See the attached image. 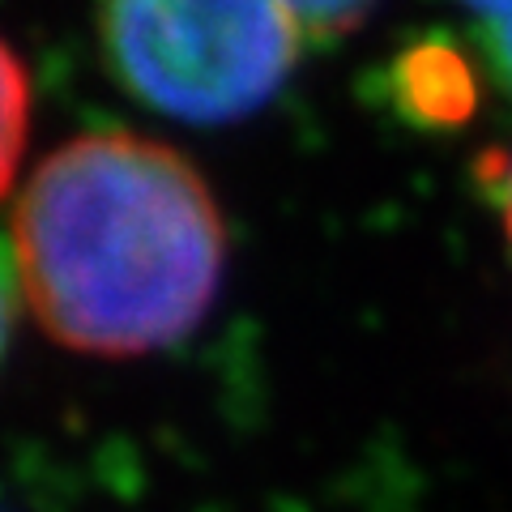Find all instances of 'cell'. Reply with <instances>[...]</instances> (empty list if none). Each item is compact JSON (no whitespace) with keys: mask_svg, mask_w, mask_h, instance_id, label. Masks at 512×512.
<instances>
[{"mask_svg":"<svg viewBox=\"0 0 512 512\" xmlns=\"http://www.w3.org/2000/svg\"><path fill=\"white\" fill-rule=\"evenodd\" d=\"M9 333H13V278H9L5 252H0V359L9 350Z\"/></svg>","mask_w":512,"mask_h":512,"instance_id":"obj_8","label":"cell"},{"mask_svg":"<svg viewBox=\"0 0 512 512\" xmlns=\"http://www.w3.org/2000/svg\"><path fill=\"white\" fill-rule=\"evenodd\" d=\"M389 94L406 120L423 128H453L474 116L478 77H474V64L453 43L423 39L393 60Z\"/></svg>","mask_w":512,"mask_h":512,"instance_id":"obj_3","label":"cell"},{"mask_svg":"<svg viewBox=\"0 0 512 512\" xmlns=\"http://www.w3.org/2000/svg\"><path fill=\"white\" fill-rule=\"evenodd\" d=\"M99 35L120 86L188 124L274 99L303 39L278 0H99Z\"/></svg>","mask_w":512,"mask_h":512,"instance_id":"obj_2","label":"cell"},{"mask_svg":"<svg viewBox=\"0 0 512 512\" xmlns=\"http://www.w3.org/2000/svg\"><path fill=\"white\" fill-rule=\"evenodd\" d=\"M483 184L491 188L495 205H500L504 231H508V239H512V150L487 158V163H483Z\"/></svg>","mask_w":512,"mask_h":512,"instance_id":"obj_6","label":"cell"},{"mask_svg":"<svg viewBox=\"0 0 512 512\" xmlns=\"http://www.w3.org/2000/svg\"><path fill=\"white\" fill-rule=\"evenodd\" d=\"M26 116H30L26 73L9 47L0 43V192L9 188L13 171H18V158L26 146Z\"/></svg>","mask_w":512,"mask_h":512,"instance_id":"obj_4","label":"cell"},{"mask_svg":"<svg viewBox=\"0 0 512 512\" xmlns=\"http://www.w3.org/2000/svg\"><path fill=\"white\" fill-rule=\"evenodd\" d=\"M466 5L483 9V13H487V22H495V18H508V13H512V0H466Z\"/></svg>","mask_w":512,"mask_h":512,"instance_id":"obj_9","label":"cell"},{"mask_svg":"<svg viewBox=\"0 0 512 512\" xmlns=\"http://www.w3.org/2000/svg\"><path fill=\"white\" fill-rule=\"evenodd\" d=\"M227 265V227L184 154L133 133L60 146L13 214V269L47 338L128 359L188 338Z\"/></svg>","mask_w":512,"mask_h":512,"instance_id":"obj_1","label":"cell"},{"mask_svg":"<svg viewBox=\"0 0 512 512\" xmlns=\"http://www.w3.org/2000/svg\"><path fill=\"white\" fill-rule=\"evenodd\" d=\"M278 5L286 9V18L299 26L303 39L329 43V39L346 35V30H355L376 0H278Z\"/></svg>","mask_w":512,"mask_h":512,"instance_id":"obj_5","label":"cell"},{"mask_svg":"<svg viewBox=\"0 0 512 512\" xmlns=\"http://www.w3.org/2000/svg\"><path fill=\"white\" fill-rule=\"evenodd\" d=\"M483 43H487V56L495 64V73H500V82L512 90V13H508V18L487 22Z\"/></svg>","mask_w":512,"mask_h":512,"instance_id":"obj_7","label":"cell"}]
</instances>
